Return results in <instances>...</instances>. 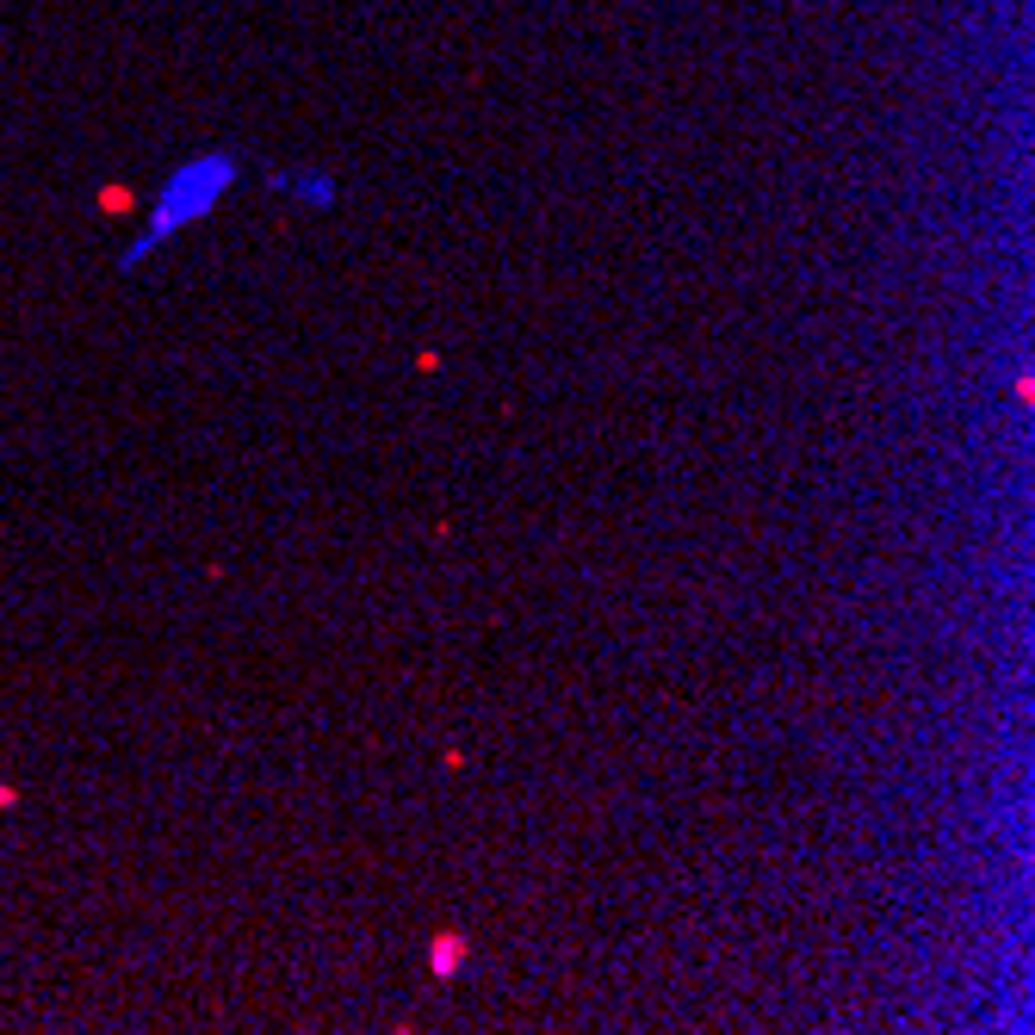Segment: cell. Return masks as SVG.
Wrapping results in <instances>:
<instances>
[{"label": "cell", "mask_w": 1035, "mask_h": 1035, "mask_svg": "<svg viewBox=\"0 0 1035 1035\" xmlns=\"http://www.w3.org/2000/svg\"><path fill=\"white\" fill-rule=\"evenodd\" d=\"M237 162L230 155H193V162H180V168L162 180V193L150 199V217H143V230H137V242H130L125 255H118V267H137V260H150L155 248L168 237H180L193 217H205L217 205V199L230 193V180H237Z\"/></svg>", "instance_id": "1"}, {"label": "cell", "mask_w": 1035, "mask_h": 1035, "mask_svg": "<svg viewBox=\"0 0 1035 1035\" xmlns=\"http://www.w3.org/2000/svg\"><path fill=\"white\" fill-rule=\"evenodd\" d=\"M459 961H465V936H440V943H434V973L447 980V973H453Z\"/></svg>", "instance_id": "2"}]
</instances>
